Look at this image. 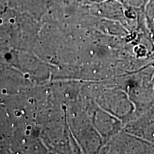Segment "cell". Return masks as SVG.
<instances>
[{"label": "cell", "mask_w": 154, "mask_h": 154, "mask_svg": "<svg viewBox=\"0 0 154 154\" xmlns=\"http://www.w3.org/2000/svg\"><path fill=\"white\" fill-rule=\"evenodd\" d=\"M124 7L136 9L138 11H143L149 0H119Z\"/></svg>", "instance_id": "obj_3"}, {"label": "cell", "mask_w": 154, "mask_h": 154, "mask_svg": "<svg viewBox=\"0 0 154 154\" xmlns=\"http://www.w3.org/2000/svg\"><path fill=\"white\" fill-rule=\"evenodd\" d=\"M95 123L99 132L105 137L114 135L120 130V121L105 111H100L96 113Z\"/></svg>", "instance_id": "obj_2"}, {"label": "cell", "mask_w": 154, "mask_h": 154, "mask_svg": "<svg viewBox=\"0 0 154 154\" xmlns=\"http://www.w3.org/2000/svg\"><path fill=\"white\" fill-rule=\"evenodd\" d=\"M110 147L109 153L154 154L153 144L126 131L114 136Z\"/></svg>", "instance_id": "obj_1"}, {"label": "cell", "mask_w": 154, "mask_h": 154, "mask_svg": "<svg viewBox=\"0 0 154 154\" xmlns=\"http://www.w3.org/2000/svg\"><path fill=\"white\" fill-rule=\"evenodd\" d=\"M151 84H152V85L154 86V73L153 74V76H152V79H151Z\"/></svg>", "instance_id": "obj_5"}, {"label": "cell", "mask_w": 154, "mask_h": 154, "mask_svg": "<svg viewBox=\"0 0 154 154\" xmlns=\"http://www.w3.org/2000/svg\"><path fill=\"white\" fill-rule=\"evenodd\" d=\"M103 1H105V0H88V2H89V4H91V5H93V4L102 2Z\"/></svg>", "instance_id": "obj_4"}]
</instances>
